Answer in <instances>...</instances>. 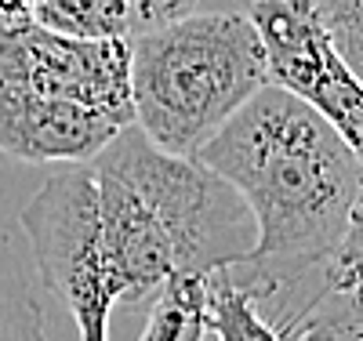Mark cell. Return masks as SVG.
Returning a JSON list of instances; mask_svg holds the SVG:
<instances>
[{
  "mask_svg": "<svg viewBox=\"0 0 363 341\" xmlns=\"http://www.w3.org/2000/svg\"><path fill=\"white\" fill-rule=\"evenodd\" d=\"M196 160L244 196L258 225L255 255L222 272L280 341H291L327 294L323 269L349 229L363 189V160L280 84H265Z\"/></svg>",
  "mask_w": 363,
  "mask_h": 341,
  "instance_id": "6da1fadb",
  "label": "cell"
},
{
  "mask_svg": "<svg viewBox=\"0 0 363 341\" xmlns=\"http://www.w3.org/2000/svg\"><path fill=\"white\" fill-rule=\"evenodd\" d=\"M99 240L120 301H142L178 276H211L255 255L244 196L196 157L164 152L138 123L95 160Z\"/></svg>",
  "mask_w": 363,
  "mask_h": 341,
  "instance_id": "7a4b0ae2",
  "label": "cell"
},
{
  "mask_svg": "<svg viewBox=\"0 0 363 341\" xmlns=\"http://www.w3.org/2000/svg\"><path fill=\"white\" fill-rule=\"evenodd\" d=\"M265 84V44L244 11H193L131 37L135 123L174 157H196Z\"/></svg>",
  "mask_w": 363,
  "mask_h": 341,
  "instance_id": "3957f363",
  "label": "cell"
},
{
  "mask_svg": "<svg viewBox=\"0 0 363 341\" xmlns=\"http://www.w3.org/2000/svg\"><path fill=\"white\" fill-rule=\"evenodd\" d=\"M40 284L69 308L80 341H109V316L120 301L99 240L91 164H66L18 211Z\"/></svg>",
  "mask_w": 363,
  "mask_h": 341,
  "instance_id": "277c9868",
  "label": "cell"
},
{
  "mask_svg": "<svg viewBox=\"0 0 363 341\" xmlns=\"http://www.w3.org/2000/svg\"><path fill=\"white\" fill-rule=\"evenodd\" d=\"M0 84L69 99L135 123L131 37H66L26 18L0 22Z\"/></svg>",
  "mask_w": 363,
  "mask_h": 341,
  "instance_id": "5b68a950",
  "label": "cell"
},
{
  "mask_svg": "<svg viewBox=\"0 0 363 341\" xmlns=\"http://www.w3.org/2000/svg\"><path fill=\"white\" fill-rule=\"evenodd\" d=\"M269 58V80L316 109L363 160V80L330 44L309 0H244Z\"/></svg>",
  "mask_w": 363,
  "mask_h": 341,
  "instance_id": "8992f818",
  "label": "cell"
},
{
  "mask_svg": "<svg viewBox=\"0 0 363 341\" xmlns=\"http://www.w3.org/2000/svg\"><path fill=\"white\" fill-rule=\"evenodd\" d=\"M131 123L69 99L0 84V152L22 164H91Z\"/></svg>",
  "mask_w": 363,
  "mask_h": 341,
  "instance_id": "52a82bcc",
  "label": "cell"
},
{
  "mask_svg": "<svg viewBox=\"0 0 363 341\" xmlns=\"http://www.w3.org/2000/svg\"><path fill=\"white\" fill-rule=\"evenodd\" d=\"M207 330V276H178L157 291V305L138 341H203Z\"/></svg>",
  "mask_w": 363,
  "mask_h": 341,
  "instance_id": "ba28073f",
  "label": "cell"
},
{
  "mask_svg": "<svg viewBox=\"0 0 363 341\" xmlns=\"http://www.w3.org/2000/svg\"><path fill=\"white\" fill-rule=\"evenodd\" d=\"M33 22L66 37H131L128 0H40L33 8Z\"/></svg>",
  "mask_w": 363,
  "mask_h": 341,
  "instance_id": "9c48e42d",
  "label": "cell"
},
{
  "mask_svg": "<svg viewBox=\"0 0 363 341\" xmlns=\"http://www.w3.org/2000/svg\"><path fill=\"white\" fill-rule=\"evenodd\" d=\"M0 341H48L44 308L8 243H0Z\"/></svg>",
  "mask_w": 363,
  "mask_h": 341,
  "instance_id": "30bf717a",
  "label": "cell"
},
{
  "mask_svg": "<svg viewBox=\"0 0 363 341\" xmlns=\"http://www.w3.org/2000/svg\"><path fill=\"white\" fill-rule=\"evenodd\" d=\"M207 308H211V330L218 334V341H280V334L255 313L247 294L225 272L207 276Z\"/></svg>",
  "mask_w": 363,
  "mask_h": 341,
  "instance_id": "8fae6325",
  "label": "cell"
},
{
  "mask_svg": "<svg viewBox=\"0 0 363 341\" xmlns=\"http://www.w3.org/2000/svg\"><path fill=\"white\" fill-rule=\"evenodd\" d=\"M291 341H363V298L327 291L298 323Z\"/></svg>",
  "mask_w": 363,
  "mask_h": 341,
  "instance_id": "7c38bea8",
  "label": "cell"
},
{
  "mask_svg": "<svg viewBox=\"0 0 363 341\" xmlns=\"http://www.w3.org/2000/svg\"><path fill=\"white\" fill-rule=\"evenodd\" d=\"M330 44L363 80V0H309Z\"/></svg>",
  "mask_w": 363,
  "mask_h": 341,
  "instance_id": "4fadbf2b",
  "label": "cell"
},
{
  "mask_svg": "<svg viewBox=\"0 0 363 341\" xmlns=\"http://www.w3.org/2000/svg\"><path fill=\"white\" fill-rule=\"evenodd\" d=\"M327 291H345V294H359L363 298V189L356 196L349 229L338 243V251L327 258Z\"/></svg>",
  "mask_w": 363,
  "mask_h": 341,
  "instance_id": "5bb4252c",
  "label": "cell"
},
{
  "mask_svg": "<svg viewBox=\"0 0 363 341\" xmlns=\"http://www.w3.org/2000/svg\"><path fill=\"white\" fill-rule=\"evenodd\" d=\"M200 0H128V11H131V37L145 33V29H157L167 26L174 18H186L193 15V8Z\"/></svg>",
  "mask_w": 363,
  "mask_h": 341,
  "instance_id": "9a60e30c",
  "label": "cell"
},
{
  "mask_svg": "<svg viewBox=\"0 0 363 341\" xmlns=\"http://www.w3.org/2000/svg\"><path fill=\"white\" fill-rule=\"evenodd\" d=\"M40 0H0V22H26L33 18V8Z\"/></svg>",
  "mask_w": 363,
  "mask_h": 341,
  "instance_id": "2e32d148",
  "label": "cell"
}]
</instances>
